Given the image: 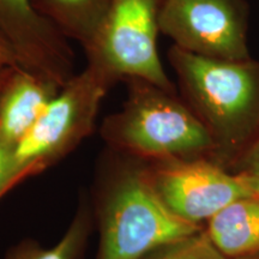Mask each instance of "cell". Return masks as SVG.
Returning <instances> with one entry per match:
<instances>
[{"label": "cell", "instance_id": "cell-9", "mask_svg": "<svg viewBox=\"0 0 259 259\" xmlns=\"http://www.w3.org/2000/svg\"><path fill=\"white\" fill-rule=\"evenodd\" d=\"M60 89L53 80L18 65L9 67L0 89V141L15 148Z\"/></svg>", "mask_w": 259, "mask_h": 259}, {"label": "cell", "instance_id": "cell-1", "mask_svg": "<svg viewBox=\"0 0 259 259\" xmlns=\"http://www.w3.org/2000/svg\"><path fill=\"white\" fill-rule=\"evenodd\" d=\"M90 208L99 233L95 259H139L203 229L162 202L148 161L108 148L97 166Z\"/></svg>", "mask_w": 259, "mask_h": 259}, {"label": "cell", "instance_id": "cell-2", "mask_svg": "<svg viewBox=\"0 0 259 259\" xmlns=\"http://www.w3.org/2000/svg\"><path fill=\"white\" fill-rule=\"evenodd\" d=\"M122 80L127 89L124 105L100 127L106 148L149 162L215 158L211 134L176 93L141 77Z\"/></svg>", "mask_w": 259, "mask_h": 259}, {"label": "cell", "instance_id": "cell-18", "mask_svg": "<svg viewBox=\"0 0 259 259\" xmlns=\"http://www.w3.org/2000/svg\"><path fill=\"white\" fill-rule=\"evenodd\" d=\"M4 69H6V67H0V89H2V85H3V82H4V78H5V76H6V73L4 74L3 73V70ZM8 71V70H6Z\"/></svg>", "mask_w": 259, "mask_h": 259}, {"label": "cell", "instance_id": "cell-5", "mask_svg": "<svg viewBox=\"0 0 259 259\" xmlns=\"http://www.w3.org/2000/svg\"><path fill=\"white\" fill-rule=\"evenodd\" d=\"M163 4L164 0H111L105 27L87 59L103 64L120 80L141 77L177 94L157 52Z\"/></svg>", "mask_w": 259, "mask_h": 259}, {"label": "cell", "instance_id": "cell-7", "mask_svg": "<svg viewBox=\"0 0 259 259\" xmlns=\"http://www.w3.org/2000/svg\"><path fill=\"white\" fill-rule=\"evenodd\" d=\"M153 185L178 218L200 226L235 200L254 196L241 174L232 176L208 157L149 162Z\"/></svg>", "mask_w": 259, "mask_h": 259}, {"label": "cell", "instance_id": "cell-6", "mask_svg": "<svg viewBox=\"0 0 259 259\" xmlns=\"http://www.w3.org/2000/svg\"><path fill=\"white\" fill-rule=\"evenodd\" d=\"M160 32L181 50L209 59L248 60L244 0H164Z\"/></svg>", "mask_w": 259, "mask_h": 259}, {"label": "cell", "instance_id": "cell-3", "mask_svg": "<svg viewBox=\"0 0 259 259\" xmlns=\"http://www.w3.org/2000/svg\"><path fill=\"white\" fill-rule=\"evenodd\" d=\"M168 60L185 103L215 141V157L244 143L259 124V63L209 59L174 45Z\"/></svg>", "mask_w": 259, "mask_h": 259}, {"label": "cell", "instance_id": "cell-17", "mask_svg": "<svg viewBox=\"0 0 259 259\" xmlns=\"http://www.w3.org/2000/svg\"><path fill=\"white\" fill-rule=\"evenodd\" d=\"M242 179H244L245 184L247 185L251 192L259 196V176H254V174H247V173H240Z\"/></svg>", "mask_w": 259, "mask_h": 259}, {"label": "cell", "instance_id": "cell-15", "mask_svg": "<svg viewBox=\"0 0 259 259\" xmlns=\"http://www.w3.org/2000/svg\"><path fill=\"white\" fill-rule=\"evenodd\" d=\"M244 168L242 173L259 176V135L245 154Z\"/></svg>", "mask_w": 259, "mask_h": 259}, {"label": "cell", "instance_id": "cell-16", "mask_svg": "<svg viewBox=\"0 0 259 259\" xmlns=\"http://www.w3.org/2000/svg\"><path fill=\"white\" fill-rule=\"evenodd\" d=\"M17 59L15 53L6 42L0 37V67H12L17 66ZM19 66V65H18Z\"/></svg>", "mask_w": 259, "mask_h": 259}, {"label": "cell", "instance_id": "cell-11", "mask_svg": "<svg viewBox=\"0 0 259 259\" xmlns=\"http://www.w3.org/2000/svg\"><path fill=\"white\" fill-rule=\"evenodd\" d=\"M36 12L89 54L105 27L111 0H31Z\"/></svg>", "mask_w": 259, "mask_h": 259}, {"label": "cell", "instance_id": "cell-4", "mask_svg": "<svg viewBox=\"0 0 259 259\" xmlns=\"http://www.w3.org/2000/svg\"><path fill=\"white\" fill-rule=\"evenodd\" d=\"M119 80L103 64L88 60L65 84L14 149L18 184L53 167L93 134L103 99Z\"/></svg>", "mask_w": 259, "mask_h": 259}, {"label": "cell", "instance_id": "cell-8", "mask_svg": "<svg viewBox=\"0 0 259 259\" xmlns=\"http://www.w3.org/2000/svg\"><path fill=\"white\" fill-rule=\"evenodd\" d=\"M0 37L21 67L64 87L74 76V53L31 0H0Z\"/></svg>", "mask_w": 259, "mask_h": 259}, {"label": "cell", "instance_id": "cell-14", "mask_svg": "<svg viewBox=\"0 0 259 259\" xmlns=\"http://www.w3.org/2000/svg\"><path fill=\"white\" fill-rule=\"evenodd\" d=\"M14 147L0 141V198L17 185Z\"/></svg>", "mask_w": 259, "mask_h": 259}, {"label": "cell", "instance_id": "cell-12", "mask_svg": "<svg viewBox=\"0 0 259 259\" xmlns=\"http://www.w3.org/2000/svg\"><path fill=\"white\" fill-rule=\"evenodd\" d=\"M92 227V208L87 199H83L66 232L56 245L44 247L40 242L27 239L10 248L4 259H79L88 245Z\"/></svg>", "mask_w": 259, "mask_h": 259}, {"label": "cell", "instance_id": "cell-13", "mask_svg": "<svg viewBox=\"0 0 259 259\" xmlns=\"http://www.w3.org/2000/svg\"><path fill=\"white\" fill-rule=\"evenodd\" d=\"M139 259H228L206 234L205 229L179 240L162 245Z\"/></svg>", "mask_w": 259, "mask_h": 259}, {"label": "cell", "instance_id": "cell-19", "mask_svg": "<svg viewBox=\"0 0 259 259\" xmlns=\"http://www.w3.org/2000/svg\"><path fill=\"white\" fill-rule=\"evenodd\" d=\"M236 259H259V253H257V254H252V255H246V257L236 258Z\"/></svg>", "mask_w": 259, "mask_h": 259}, {"label": "cell", "instance_id": "cell-10", "mask_svg": "<svg viewBox=\"0 0 259 259\" xmlns=\"http://www.w3.org/2000/svg\"><path fill=\"white\" fill-rule=\"evenodd\" d=\"M205 232L228 259L259 253V196L229 204L206 222Z\"/></svg>", "mask_w": 259, "mask_h": 259}]
</instances>
